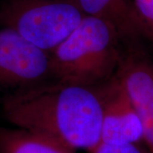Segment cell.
<instances>
[{"label":"cell","mask_w":153,"mask_h":153,"mask_svg":"<svg viewBox=\"0 0 153 153\" xmlns=\"http://www.w3.org/2000/svg\"><path fill=\"white\" fill-rule=\"evenodd\" d=\"M120 38L106 22L86 16L51 53L54 81L99 87L113 78L120 66Z\"/></svg>","instance_id":"cell-2"},{"label":"cell","mask_w":153,"mask_h":153,"mask_svg":"<svg viewBox=\"0 0 153 153\" xmlns=\"http://www.w3.org/2000/svg\"><path fill=\"white\" fill-rule=\"evenodd\" d=\"M146 38L153 41V0H132Z\"/></svg>","instance_id":"cell-9"},{"label":"cell","mask_w":153,"mask_h":153,"mask_svg":"<svg viewBox=\"0 0 153 153\" xmlns=\"http://www.w3.org/2000/svg\"><path fill=\"white\" fill-rule=\"evenodd\" d=\"M88 16L100 19L116 30L122 42L134 44L146 38L134 5L129 0H73Z\"/></svg>","instance_id":"cell-7"},{"label":"cell","mask_w":153,"mask_h":153,"mask_svg":"<svg viewBox=\"0 0 153 153\" xmlns=\"http://www.w3.org/2000/svg\"><path fill=\"white\" fill-rule=\"evenodd\" d=\"M101 91L100 143L120 146L143 142L141 120L117 75L101 85Z\"/></svg>","instance_id":"cell-5"},{"label":"cell","mask_w":153,"mask_h":153,"mask_svg":"<svg viewBox=\"0 0 153 153\" xmlns=\"http://www.w3.org/2000/svg\"><path fill=\"white\" fill-rule=\"evenodd\" d=\"M102 105L101 86L83 87L54 80L2 100L3 114L16 128L88 152L100 143Z\"/></svg>","instance_id":"cell-1"},{"label":"cell","mask_w":153,"mask_h":153,"mask_svg":"<svg viewBox=\"0 0 153 153\" xmlns=\"http://www.w3.org/2000/svg\"><path fill=\"white\" fill-rule=\"evenodd\" d=\"M85 16L73 0H6L0 6V27L50 54Z\"/></svg>","instance_id":"cell-3"},{"label":"cell","mask_w":153,"mask_h":153,"mask_svg":"<svg viewBox=\"0 0 153 153\" xmlns=\"http://www.w3.org/2000/svg\"><path fill=\"white\" fill-rule=\"evenodd\" d=\"M116 75L141 120L143 143L153 153V60L132 46L123 53Z\"/></svg>","instance_id":"cell-6"},{"label":"cell","mask_w":153,"mask_h":153,"mask_svg":"<svg viewBox=\"0 0 153 153\" xmlns=\"http://www.w3.org/2000/svg\"><path fill=\"white\" fill-rule=\"evenodd\" d=\"M0 153H76V151L42 134L15 127L0 128Z\"/></svg>","instance_id":"cell-8"},{"label":"cell","mask_w":153,"mask_h":153,"mask_svg":"<svg viewBox=\"0 0 153 153\" xmlns=\"http://www.w3.org/2000/svg\"><path fill=\"white\" fill-rule=\"evenodd\" d=\"M50 54L0 27V94L8 95L52 81Z\"/></svg>","instance_id":"cell-4"},{"label":"cell","mask_w":153,"mask_h":153,"mask_svg":"<svg viewBox=\"0 0 153 153\" xmlns=\"http://www.w3.org/2000/svg\"><path fill=\"white\" fill-rule=\"evenodd\" d=\"M89 153H152L144 143L127 144L120 146H112L100 144L94 151Z\"/></svg>","instance_id":"cell-10"}]
</instances>
